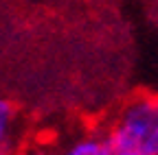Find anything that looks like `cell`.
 I'll return each mask as SVG.
<instances>
[{"label":"cell","instance_id":"obj_3","mask_svg":"<svg viewBox=\"0 0 158 155\" xmlns=\"http://www.w3.org/2000/svg\"><path fill=\"white\" fill-rule=\"evenodd\" d=\"M108 153H110V144L103 131L79 133L57 151V155H108Z\"/></svg>","mask_w":158,"mask_h":155},{"label":"cell","instance_id":"obj_2","mask_svg":"<svg viewBox=\"0 0 158 155\" xmlns=\"http://www.w3.org/2000/svg\"><path fill=\"white\" fill-rule=\"evenodd\" d=\"M18 127H20L18 107L9 99L0 96V155H15Z\"/></svg>","mask_w":158,"mask_h":155},{"label":"cell","instance_id":"obj_1","mask_svg":"<svg viewBox=\"0 0 158 155\" xmlns=\"http://www.w3.org/2000/svg\"><path fill=\"white\" fill-rule=\"evenodd\" d=\"M103 135L112 149L158 155V94L136 92L114 111Z\"/></svg>","mask_w":158,"mask_h":155},{"label":"cell","instance_id":"obj_4","mask_svg":"<svg viewBox=\"0 0 158 155\" xmlns=\"http://www.w3.org/2000/svg\"><path fill=\"white\" fill-rule=\"evenodd\" d=\"M108 155H152V153H141V151H123V149H112L110 146V153Z\"/></svg>","mask_w":158,"mask_h":155}]
</instances>
